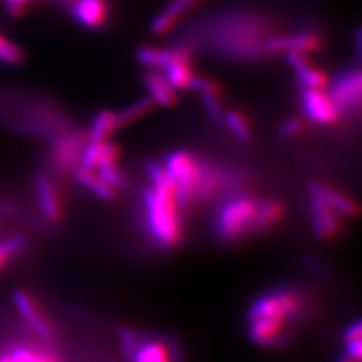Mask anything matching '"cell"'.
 I'll use <instances>...</instances> for the list:
<instances>
[{
	"label": "cell",
	"instance_id": "cell-4",
	"mask_svg": "<svg viewBox=\"0 0 362 362\" xmlns=\"http://www.w3.org/2000/svg\"><path fill=\"white\" fill-rule=\"evenodd\" d=\"M308 315V299L294 287H276L259 296L247 313V321L272 320L290 325Z\"/></svg>",
	"mask_w": 362,
	"mask_h": 362
},
{
	"label": "cell",
	"instance_id": "cell-26",
	"mask_svg": "<svg viewBox=\"0 0 362 362\" xmlns=\"http://www.w3.org/2000/svg\"><path fill=\"white\" fill-rule=\"evenodd\" d=\"M296 79L299 89H324L329 79L324 73L311 65L306 69L296 71Z\"/></svg>",
	"mask_w": 362,
	"mask_h": 362
},
{
	"label": "cell",
	"instance_id": "cell-7",
	"mask_svg": "<svg viewBox=\"0 0 362 362\" xmlns=\"http://www.w3.org/2000/svg\"><path fill=\"white\" fill-rule=\"evenodd\" d=\"M197 156L187 151L170 152L164 160L163 168L173 185L175 199L180 209L189 207Z\"/></svg>",
	"mask_w": 362,
	"mask_h": 362
},
{
	"label": "cell",
	"instance_id": "cell-21",
	"mask_svg": "<svg viewBox=\"0 0 362 362\" xmlns=\"http://www.w3.org/2000/svg\"><path fill=\"white\" fill-rule=\"evenodd\" d=\"M71 175L77 182L83 185L85 188H88L93 194H97L98 197L105 199V200H110L115 197L116 191H113L94 170L78 167Z\"/></svg>",
	"mask_w": 362,
	"mask_h": 362
},
{
	"label": "cell",
	"instance_id": "cell-39",
	"mask_svg": "<svg viewBox=\"0 0 362 362\" xmlns=\"http://www.w3.org/2000/svg\"><path fill=\"white\" fill-rule=\"evenodd\" d=\"M0 362H11V360L8 358V356H4V357H0Z\"/></svg>",
	"mask_w": 362,
	"mask_h": 362
},
{
	"label": "cell",
	"instance_id": "cell-33",
	"mask_svg": "<svg viewBox=\"0 0 362 362\" xmlns=\"http://www.w3.org/2000/svg\"><path fill=\"white\" fill-rule=\"evenodd\" d=\"M345 342H351L356 339H361V322L357 321L356 324L349 325V327L344 333Z\"/></svg>",
	"mask_w": 362,
	"mask_h": 362
},
{
	"label": "cell",
	"instance_id": "cell-14",
	"mask_svg": "<svg viewBox=\"0 0 362 362\" xmlns=\"http://www.w3.org/2000/svg\"><path fill=\"white\" fill-rule=\"evenodd\" d=\"M311 227L315 236L321 240H330L341 233V215L321 200L311 197L309 203Z\"/></svg>",
	"mask_w": 362,
	"mask_h": 362
},
{
	"label": "cell",
	"instance_id": "cell-15",
	"mask_svg": "<svg viewBox=\"0 0 362 362\" xmlns=\"http://www.w3.org/2000/svg\"><path fill=\"white\" fill-rule=\"evenodd\" d=\"M13 300L16 310L23 317L28 326L45 339H52L54 337V330L52 326L47 322V320L42 315L39 310L37 302L25 290H13Z\"/></svg>",
	"mask_w": 362,
	"mask_h": 362
},
{
	"label": "cell",
	"instance_id": "cell-11",
	"mask_svg": "<svg viewBox=\"0 0 362 362\" xmlns=\"http://www.w3.org/2000/svg\"><path fill=\"white\" fill-rule=\"evenodd\" d=\"M324 46V38L321 33L313 27L300 28L293 34H279L272 37L267 42V52L272 54L281 52H317Z\"/></svg>",
	"mask_w": 362,
	"mask_h": 362
},
{
	"label": "cell",
	"instance_id": "cell-1",
	"mask_svg": "<svg viewBox=\"0 0 362 362\" xmlns=\"http://www.w3.org/2000/svg\"><path fill=\"white\" fill-rule=\"evenodd\" d=\"M275 19L269 13L247 8H233L212 15L192 28L184 45L204 49L221 59L254 64L267 58V42L276 37Z\"/></svg>",
	"mask_w": 362,
	"mask_h": 362
},
{
	"label": "cell",
	"instance_id": "cell-16",
	"mask_svg": "<svg viewBox=\"0 0 362 362\" xmlns=\"http://www.w3.org/2000/svg\"><path fill=\"white\" fill-rule=\"evenodd\" d=\"M311 197L321 200L326 206L333 208L341 216H357L358 215V206L354 200H351L346 194H341L336 189L326 187L320 182H311Z\"/></svg>",
	"mask_w": 362,
	"mask_h": 362
},
{
	"label": "cell",
	"instance_id": "cell-25",
	"mask_svg": "<svg viewBox=\"0 0 362 362\" xmlns=\"http://www.w3.org/2000/svg\"><path fill=\"white\" fill-rule=\"evenodd\" d=\"M228 129L231 130L235 139L240 143H248L252 137V132L250 128V124L247 122L246 117L240 112L230 110L224 113V122Z\"/></svg>",
	"mask_w": 362,
	"mask_h": 362
},
{
	"label": "cell",
	"instance_id": "cell-10",
	"mask_svg": "<svg viewBox=\"0 0 362 362\" xmlns=\"http://www.w3.org/2000/svg\"><path fill=\"white\" fill-rule=\"evenodd\" d=\"M221 175H223L221 165L214 163L209 158L197 156L191 202L207 203L211 202L215 196L223 194Z\"/></svg>",
	"mask_w": 362,
	"mask_h": 362
},
{
	"label": "cell",
	"instance_id": "cell-9",
	"mask_svg": "<svg viewBox=\"0 0 362 362\" xmlns=\"http://www.w3.org/2000/svg\"><path fill=\"white\" fill-rule=\"evenodd\" d=\"M33 184L42 218L49 224L61 223V220L64 219V202L54 176L50 175L49 170L40 169L35 173Z\"/></svg>",
	"mask_w": 362,
	"mask_h": 362
},
{
	"label": "cell",
	"instance_id": "cell-6",
	"mask_svg": "<svg viewBox=\"0 0 362 362\" xmlns=\"http://www.w3.org/2000/svg\"><path fill=\"white\" fill-rule=\"evenodd\" d=\"M88 143V134L73 127L50 141L47 164L54 176L71 175L79 167L81 156Z\"/></svg>",
	"mask_w": 362,
	"mask_h": 362
},
{
	"label": "cell",
	"instance_id": "cell-19",
	"mask_svg": "<svg viewBox=\"0 0 362 362\" xmlns=\"http://www.w3.org/2000/svg\"><path fill=\"white\" fill-rule=\"evenodd\" d=\"M202 0H173L167 10L156 16L151 25L152 31L157 35H163L177 25L182 13H187Z\"/></svg>",
	"mask_w": 362,
	"mask_h": 362
},
{
	"label": "cell",
	"instance_id": "cell-37",
	"mask_svg": "<svg viewBox=\"0 0 362 362\" xmlns=\"http://www.w3.org/2000/svg\"><path fill=\"white\" fill-rule=\"evenodd\" d=\"M7 218L4 215L0 214V236H3L4 233H7Z\"/></svg>",
	"mask_w": 362,
	"mask_h": 362
},
{
	"label": "cell",
	"instance_id": "cell-20",
	"mask_svg": "<svg viewBox=\"0 0 362 362\" xmlns=\"http://www.w3.org/2000/svg\"><path fill=\"white\" fill-rule=\"evenodd\" d=\"M117 130L119 129L117 124L116 113L110 110H101L94 116L90 128L86 132L88 141L105 143L116 133Z\"/></svg>",
	"mask_w": 362,
	"mask_h": 362
},
{
	"label": "cell",
	"instance_id": "cell-23",
	"mask_svg": "<svg viewBox=\"0 0 362 362\" xmlns=\"http://www.w3.org/2000/svg\"><path fill=\"white\" fill-rule=\"evenodd\" d=\"M179 52V45L169 49H155V47H141L137 52V61L141 65L149 69L164 67Z\"/></svg>",
	"mask_w": 362,
	"mask_h": 362
},
{
	"label": "cell",
	"instance_id": "cell-27",
	"mask_svg": "<svg viewBox=\"0 0 362 362\" xmlns=\"http://www.w3.org/2000/svg\"><path fill=\"white\" fill-rule=\"evenodd\" d=\"M26 59L25 52L10 39L0 34V62L4 65L18 66Z\"/></svg>",
	"mask_w": 362,
	"mask_h": 362
},
{
	"label": "cell",
	"instance_id": "cell-2",
	"mask_svg": "<svg viewBox=\"0 0 362 362\" xmlns=\"http://www.w3.org/2000/svg\"><path fill=\"white\" fill-rule=\"evenodd\" d=\"M149 184L141 192V224L151 243L161 250L175 248L182 238L180 208L175 199L173 185L163 165L146 164Z\"/></svg>",
	"mask_w": 362,
	"mask_h": 362
},
{
	"label": "cell",
	"instance_id": "cell-32",
	"mask_svg": "<svg viewBox=\"0 0 362 362\" xmlns=\"http://www.w3.org/2000/svg\"><path fill=\"white\" fill-rule=\"evenodd\" d=\"M286 61L294 71H299L311 66L310 59L303 52H286Z\"/></svg>",
	"mask_w": 362,
	"mask_h": 362
},
{
	"label": "cell",
	"instance_id": "cell-36",
	"mask_svg": "<svg viewBox=\"0 0 362 362\" xmlns=\"http://www.w3.org/2000/svg\"><path fill=\"white\" fill-rule=\"evenodd\" d=\"M8 262H10V259L6 257L4 251H3V250H1V247H0V272H3V270L7 267Z\"/></svg>",
	"mask_w": 362,
	"mask_h": 362
},
{
	"label": "cell",
	"instance_id": "cell-3",
	"mask_svg": "<svg viewBox=\"0 0 362 362\" xmlns=\"http://www.w3.org/2000/svg\"><path fill=\"white\" fill-rule=\"evenodd\" d=\"M258 202L257 196L246 191L227 194L212 221L215 238L224 245H233L252 235Z\"/></svg>",
	"mask_w": 362,
	"mask_h": 362
},
{
	"label": "cell",
	"instance_id": "cell-38",
	"mask_svg": "<svg viewBox=\"0 0 362 362\" xmlns=\"http://www.w3.org/2000/svg\"><path fill=\"white\" fill-rule=\"evenodd\" d=\"M338 362H357L356 361V360H353V358H350L349 356H346V354H345V356H344V357H342V358H339V361Z\"/></svg>",
	"mask_w": 362,
	"mask_h": 362
},
{
	"label": "cell",
	"instance_id": "cell-12",
	"mask_svg": "<svg viewBox=\"0 0 362 362\" xmlns=\"http://www.w3.org/2000/svg\"><path fill=\"white\" fill-rule=\"evenodd\" d=\"M300 105L306 118L318 125H332L341 117L324 89H300Z\"/></svg>",
	"mask_w": 362,
	"mask_h": 362
},
{
	"label": "cell",
	"instance_id": "cell-30",
	"mask_svg": "<svg viewBox=\"0 0 362 362\" xmlns=\"http://www.w3.org/2000/svg\"><path fill=\"white\" fill-rule=\"evenodd\" d=\"M189 89L202 93V95H220L219 85L215 81L206 77H200L196 74L191 81Z\"/></svg>",
	"mask_w": 362,
	"mask_h": 362
},
{
	"label": "cell",
	"instance_id": "cell-13",
	"mask_svg": "<svg viewBox=\"0 0 362 362\" xmlns=\"http://www.w3.org/2000/svg\"><path fill=\"white\" fill-rule=\"evenodd\" d=\"M67 11L79 26L89 30H100L110 16L109 0H74Z\"/></svg>",
	"mask_w": 362,
	"mask_h": 362
},
{
	"label": "cell",
	"instance_id": "cell-35",
	"mask_svg": "<svg viewBox=\"0 0 362 362\" xmlns=\"http://www.w3.org/2000/svg\"><path fill=\"white\" fill-rule=\"evenodd\" d=\"M308 266L310 267L311 270H314V272H317L318 275H322L325 272V269L320 264V262L317 259L309 258L306 260Z\"/></svg>",
	"mask_w": 362,
	"mask_h": 362
},
{
	"label": "cell",
	"instance_id": "cell-29",
	"mask_svg": "<svg viewBox=\"0 0 362 362\" xmlns=\"http://www.w3.org/2000/svg\"><path fill=\"white\" fill-rule=\"evenodd\" d=\"M203 105L207 112L208 117L215 122L221 125L224 122V109L220 103V95H203Z\"/></svg>",
	"mask_w": 362,
	"mask_h": 362
},
{
	"label": "cell",
	"instance_id": "cell-24",
	"mask_svg": "<svg viewBox=\"0 0 362 362\" xmlns=\"http://www.w3.org/2000/svg\"><path fill=\"white\" fill-rule=\"evenodd\" d=\"M0 247L4 251L6 257L10 260H13L26 254L31 248V238L28 233L23 231L7 233L0 239Z\"/></svg>",
	"mask_w": 362,
	"mask_h": 362
},
{
	"label": "cell",
	"instance_id": "cell-28",
	"mask_svg": "<svg viewBox=\"0 0 362 362\" xmlns=\"http://www.w3.org/2000/svg\"><path fill=\"white\" fill-rule=\"evenodd\" d=\"M98 170V176L103 179V180L113 189H122L128 185V179L125 176V173L122 170H119L117 167V163L113 164H106L103 165L100 168H97Z\"/></svg>",
	"mask_w": 362,
	"mask_h": 362
},
{
	"label": "cell",
	"instance_id": "cell-31",
	"mask_svg": "<svg viewBox=\"0 0 362 362\" xmlns=\"http://www.w3.org/2000/svg\"><path fill=\"white\" fill-rule=\"evenodd\" d=\"M303 122L299 118H287L279 127V134L285 139H291L298 136L300 132H303Z\"/></svg>",
	"mask_w": 362,
	"mask_h": 362
},
{
	"label": "cell",
	"instance_id": "cell-8",
	"mask_svg": "<svg viewBox=\"0 0 362 362\" xmlns=\"http://www.w3.org/2000/svg\"><path fill=\"white\" fill-rule=\"evenodd\" d=\"M362 77L358 67L342 71L332 82L326 91L339 112V115H351L361 106Z\"/></svg>",
	"mask_w": 362,
	"mask_h": 362
},
{
	"label": "cell",
	"instance_id": "cell-34",
	"mask_svg": "<svg viewBox=\"0 0 362 362\" xmlns=\"http://www.w3.org/2000/svg\"><path fill=\"white\" fill-rule=\"evenodd\" d=\"M0 1H3L6 6H19V7L27 8L28 4L35 3V1H42V0H0Z\"/></svg>",
	"mask_w": 362,
	"mask_h": 362
},
{
	"label": "cell",
	"instance_id": "cell-17",
	"mask_svg": "<svg viewBox=\"0 0 362 362\" xmlns=\"http://www.w3.org/2000/svg\"><path fill=\"white\" fill-rule=\"evenodd\" d=\"M286 208L284 203L276 199H259L257 214L252 226V235L267 233L278 226L285 218Z\"/></svg>",
	"mask_w": 362,
	"mask_h": 362
},
{
	"label": "cell",
	"instance_id": "cell-5",
	"mask_svg": "<svg viewBox=\"0 0 362 362\" xmlns=\"http://www.w3.org/2000/svg\"><path fill=\"white\" fill-rule=\"evenodd\" d=\"M118 337L132 362H182L180 346L172 338H151L128 327L119 329Z\"/></svg>",
	"mask_w": 362,
	"mask_h": 362
},
{
	"label": "cell",
	"instance_id": "cell-18",
	"mask_svg": "<svg viewBox=\"0 0 362 362\" xmlns=\"http://www.w3.org/2000/svg\"><path fill=\"white\" fill-rule=\"evenodd\" d=\"M144 86L148 90V95L155 101L156 105L172 107L177 103L176 90L169 85L163 73L152 69L143 78Z\"/></svg>",
	"mask_w": 362,
	"mask_h": 362
},
{
	"label": "cell",
	"instance_id": "cell-22",
	"mask_svg": "<svg viewBox=\"0 0 362 362\" xmlns=\"http://www.w3.org/2000/svg\"><path fill=\"white\" fill-rule=\"evenodd\" d=\"M155 101L149 95H146L141 100L124 107L121 112L116 113L118 129L129 127L130 124H133V122L139 121L140 118L149 115L155 109Z\"/></svg>",
	"mask_w": 362,
	"mask_h": 362
}]
</instances>
